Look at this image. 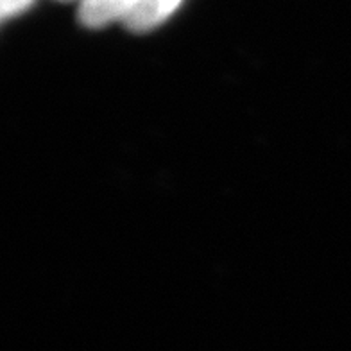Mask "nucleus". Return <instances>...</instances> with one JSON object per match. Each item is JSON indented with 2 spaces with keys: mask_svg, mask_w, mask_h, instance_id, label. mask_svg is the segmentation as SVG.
Wrapping results in <instances>:
<instances>
[{
  "mask_svg": "<svg viewBox=\"0 0 351 351\" xmlns=\"http://www.w3.org/2000/svg\"><path fill=\"white\" fill-rule=\"evenodd\" d=\"M181 0H140L128 16L124 19L125 27L133 33L151 31L176 11Z\"/></svg>",
  "mask_w": 351,
  "mask_h": 351,
  "instance_id": "obj_2",
  "label": "nucleus"
},
{
  "mask_svg": "<svg viewBox=\"0 0 351 351\" xmlns=\"http://www.w3.org/2000/svg\"><path fill=\"white\" fill-rule=\"evenodd\" d=\"M138 2L140 0H81L79 20L86 27H104L115 20L124 22Z\"/></svg>",
  "mask_w": 351,
  "mask_h": 351,
  "instance_id": "obj_1",
  "label": "nucleus"
},
{
  "mask_svg": "<svg viewBox=\"0 0 351 351\" xmlns=\"http://www.w3.org/2000/svg\"><path fill=\"white\" fill-rule=\"evenodd\" d=\"M34 0H0V10H2V19H10L14 14H20L33 4Z\"/></svg>",
  "mask_w": 351,
  "mask_h": 351,
  "instance_id": "obj_3",
  "label": "nucleus"
}]
</instances>
